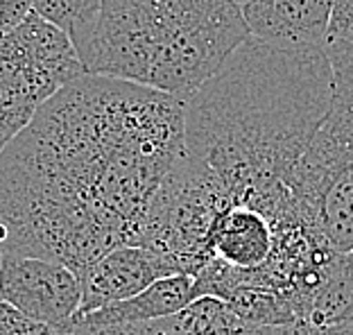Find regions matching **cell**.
<instances>
[{"instance_id": "1", "label": "cell", "mask_w": 353, "mask_h": 335, "mask_svg": "<svg viewBox=\"0 0 353 335\" xmlns=\"http://www.w3.org/2000/svg\"><path fill=\"white\" fill-rule=\"evenodd\" d=\"M183 152V102L88 75L48 98L0 152V252L79 274L123 245Z\"/></svg>"}, {"instance_id": "2", "label": "cell", "mask_w": 353, "mask_h": 335, "mask_svg": "<svg viewBox=\"0 0 353 335\" xmlns=\"http://www.w3.org/2000/svg\"><path fill=\"white\" fill-rule=\"evenodd\" d=\"M328 102L324 50H281L250 37L183 102V150L218 177L231 204L276 227L299 218L288 181Z\"/></svg>"}, {"instance_id": "3", "label": "cell", "mask_w": 353, "mask_h": 335, "mask_svg": "<svg viewBox=\"0 0 353 335\" xmlns=\"http://www.w3.org/2000/svg\"><path fill=\"white\" fill-rule=\"evenodd\" d=\"M247 39L236 0H102L82 66L186 102Z\"/></svg>"}, {"instance_id": "4", "label": "cell", "mask_w": 353, "mask_h": 335, "mask_svg": "<svg viewBox=\"0 0 353 335\" xmlns=\"http://www.w3.org/2000/svg\"><path fill=\"white\" fill-rule=\"evenodd\" d=\"M231 197L208 168L186 150L168 170L136 227L134 245L174 261L179 274L195 276L208 261V234Z\"/></svg>"}, {"instance_id": "5", "label": "cell", "mask_w": 353, "mask_h": 335, "mask_svg": "<svg viewBox=\"0 0 353 335\" xmlns=\"http://www.w3.org/2000/svg\"><path fill=\"white\" fill-rule=\"evenodd\" d=\"M324 54L331 63V102L288 181L303 222L326 190L353 195V43L324 45Z\"/></svg>"}, {"instance_id": "6", "label": "cell", "mask_w": 353, "mask_h": 335, "mask_svg": "<svg viewBox=\"0 0 353 335\" xmlns=\"http://www.w3.org/2000/svg\"><path fill=\"white\" fill-rule=\"evenodd\" d=\"M0 301L30 320L66 326L79 310V281L73 270L57 261L3 254Z\"/></svg>"}, {"instance_id": "7", "label": "cell", "mask_w": 353, "mask_h": 335, "mask_svg": "<svg viewBox=\"0 0 353 335\" xmlns=\"http://www.w3.org/2000/svg\"><path fill=\"white\" fill-rule=\"evenodd\" d=\"M172 274H179V270L170 256L139 245L116 247L77 274L79 310L75 317L130 299L159 278Z\"/></svg>"}, {"instance_id": "8", "label": "cell", "mask_w": 353, "mask_h": 335, "mask_svg": "<svg viewBox=\"0 0 353 335\" xmlns=\"http://www.w3.org/2000/svg\"><path fill=\"white\" fill-rule=\"evenodd\" d=\"M68 335H315L310 326L283 324V326H256L247 324L231 313L227 304L213 297H199L179 313L161 320L88 326L70 322Z\"/></svg>"}, {"instance_id": "9", "label": "cell", "mask_w": 353, "mask_h": 335, "mask_svg": "<svg viewBox=\"0 0 353 335\" xmlns=\"http://www.w3.org/2000/svg\"><path fill=\"white\" fill-rule=\"evenodd\" d=\"M250 37L281 50H324L333 0H236Z\"/></svg>"}, {"instance_id": "10", "label": "cell", "mask_w": 353, "mask_h": 335, "mask_svg": "<svg viewBox=\"0 0 353 335\" xmlns=\"http://www.w3.org/2000/svg\"><path fill=\"white\" fill-rule=\"evenodd\" d=\"M57 89L34 68L14 30L0 37V152Z\"/></svg>"}, {"instance_id": "11", "label": "cell", "mask_w": 353, "mask_h": 335, "mask_svg": "<svg viewBox=\"0 0 353 335\" xmlns=\"http://www.w3.org/2000/svg\"><path fill=\"white\" fill-rule=\"evenodd\" d=\"M274 245V227L252 206L231 204L218 215L208 234L211 258L236 270H254L268 261Z\"/></svg>"}, {"instance_id": "12", "label": "cell", "mask_w": 353, "mask_h": 335, "mask_svg": "<svg viewBox=\"0 0 353 335\" xmlns=\"http://www.w3.org/2000/svg\"><path fill=\"white\" fill-rule=\"evenodd\" d=\"M197 299L195 294V276L190 274H172L163 276L148 285L145 290L134 294L130 299L116 301L93 313L79 315L73 322H82L88 326H111V324H134L161 320L179 313L188 304Z\"/></svg>"}, {"instance_id": "13", "label": "cell", "mask_w": 353, "mask_h": 335, "mask_svg": "<svg viewBox=\"0 0 353 335\" xmlns=\"http://www.w3.org/2000/svg\"><path fill=\"white\" fill-rule=\"evenodd\" d=\"M303 324L312 331L353 322V252H335L322 283L303 299Z\"/></svg>"}, {"instance_id": "14", "label": "cell", "mask_w": 353, "mask_h": 335, "mask_svg": "<svg viewBox=\"0 0 353 335\" xmlns=\"http://www.w3.org/2000/svg\"><path fill=\"white\" fill-rule=\"evenodd\" d=\"M238 320L256 326H283L299 324L301 304L290 292L265 288H236L222 299Z\"/></svg>"}, {"instance_id": "15", "label": "cell", "mask_w": 353, "mask_h": 335, "mask_svg": "<svg viewBox=\"0 0 353 335\" xmlns=\"http://www.w3.org/2000/svg\"><path fill=\"white\" fill-rule=\"evenodd\" d=\"M102 0H26L30 12L41 16L70 39L79 61L88 52L98 28Z\"/></svg>"}, {"instance_id": "16", "label": "cell", "mask_w": 353, "mask_h": 335, "mask_svg": "<svg viewBox=\"0 0 353 335\" xmlns=\"http://www.w3.org/2000/svg\"><path fill=\"white\" fill-rule=\"evenodd\" d=\"M70 324L52 326L37 320H30L16 308L0 301V335H68Z\"/></svg>"}, {"instance_id": "17", "label": "cell", "mask_w": 353, "mask_h": 335, "mask_svg": "<svg viewBox=\"0 0 353 335\" xmlns=\"http://www.w3.org/2000/svg\"><path fill=\"white\" fill-rule=\"evenodd\" d=\"M331 43H353V0H333L326 32V45Z\"/></svg>"}, {"instance_id": "18", "label": "cell", "mask_w": 353, "mask_h": 335, "mask_svg": "<svg viewBox=\"0 0 353 335\" xmlns=\"http://www.w3.org/2000/svg\"><path fill=\"white\" fill-rule=\"evenodd\" d=\"M30 14L26 0H0V37L12 32Z\"/></svg>"}, {"instance_id": "19", "label": "cell", "mask_w": 353, "mask_h": 335, "mask_svg": "<svg viewBox=\"0 0 353 335\" xmlns=\"http://www.w3.org/2000/svg\"><path fill=\"white\" fill-rule=\"evenodd\" d=\"M312 333L315 335H353V322L331 326V329H322V331H312Z\"/></svg>"}, {"instance_id": "20", "label": "cell", "mask_w": 353, "mask_h": 335, "mask_svg": "<svg viewBox=\"0 0 353 335\" xmlns=\"http://www.w3.org/2000/svg\"><path fill=\"white\" fill-rule=\"evenodd\" d=\"M0 258H3V252H0Z\"/></svg>"}]
</instances>
